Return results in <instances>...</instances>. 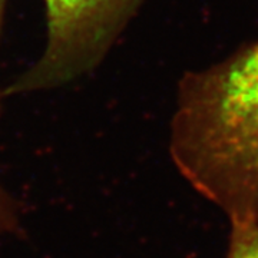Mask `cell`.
<instances>
[{
	"label": "cell",
	"instance_id": "cell-1",
	"mask_svg": "<svg viewBox=\"0 0 258 258\" xmlns=\"http://www.w3.org/2000/svg\"><path fill=\"white\" fill-rule=\"evenodd\" d=\"M171 155L230 221L258 218V40L179 82Z\"/></svg>",
	"mask_w": 258,
	"mask_h": 258
},
{
	"label": "cell",
	"instance_id": "cell-2",
	"mask_svg": "<svg viewBox=\"0 0 258 258\" xmlns=\"http://www.w3.org/2000/svg\"><path fill=\"white\" fill-rule=\"evenodd\" d=\"M46 46L12 91L60 86L89 72L108 53L145 0H43Z\"/></svg>",
	"mask_w": 258,
	"mask_h": 258
},
{
	"label": "cell",
	"instance_id": "cell-3",
	"mask_svg": "<svg viewBox=\"0 0 258 258\" xmlns=\"http://www.w3.org/2000/svg\"><path fill=\"white\" fill-rule=\"evenodd\" d=\"M227 258H258V218L231 227Z\"/></svg>",
	"mask_w": 258,
	"mask_h": 258
},
{
	"label": "cell",
	"instance_id": "cell-4",
	"mask_svg": "<svg viewBox=\"0 0 258 258\" xmlns=\"http://www.w3.org/2000/svg\"><path fill=\"white\" fill-rule=\"evenodd\" d=\"M18 227V217L16 210L10 197L5 192L0 185V238L6 234H10Z\"/></svg>",
	"mask_w": 258,
	"mask_h": 258
},
{
	"label": "cell",
	"instance_id": "cell-5",
	"mask_svg": "<svg viewBox=\"0 0 258 258\" xmlns=\"http://www.w3.org/2000/svg\"><path fill=\"white\" fill-rule=\"evenodd\" d=\"M5 3H6V0H0V29H2V22H3V13H5Z\"/></svg>",
	"mask_w": 258,
	"mask_h": 258
}]
</instances>
